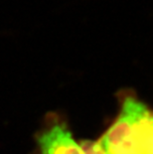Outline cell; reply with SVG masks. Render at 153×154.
<instances>
[{
    "mask_svg": "<svg viewBox=\"0 0 153 154\" xmlns=\"http://www.w3.org/2000/svg\"><path fill=\"white\" fill-rule=\"evenodd\" d=\"M97 142L105 154H153V110L125 97L118 119Z\"/></svg>",
    "mask_w": 153,
    "mask_h": 154,
    "instance_id": "1",
    "label": "cell"
},
{
    "mask_svg": "<svg viewBox=\"0 0 153 154\" xmlns=\"http://www.w3.org/2000/svg\"><path fill=\"white\" fill-rule=\"evenodd\" d=\"M40 154H87L65 124L55 123L38 137Z\"/></svg>",
    "mask_w": 153,
    "mask_h": 154,
    "instance_id": "2",
    "label": "cell"
},
{
    "mask_svg": "<svg viewBox=\"0 0 153 154\" xmlns=\"http://www.w3.org/2000/svg\"><path fill=\"white\" fill-rule=\"evenodd\" d=\"M81 144H82L87 154H105L97 141L94 142L90 141V140H84V141L81 142Z\"/></svg>",
    "mask_w": 153,
    "mask_h": 154,
    "instance_id": "3",
    "label": "cell"
}]
</instances>
